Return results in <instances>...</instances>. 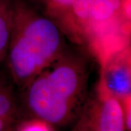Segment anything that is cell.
Here are the masks:
<instances>
[{
    "mask_svg": "<svg viewBox=\"0 0 131 131\" xmlns=\"http://www.w3.org/2000/svg\"><path fill=\"white\" fill-rule=\"evenodd\" d=\"M89 71L84 57L66 50L24 89L29 111L48 125L66 124L83 102Z\"/></svg>",
    "mask_w": 131,
    "mask_h": 131,
    "instance_id": "1",
    "label": "cell"
},
{
    "mask_svg": "<svg viewBox=\"0 0 131 131\" xmlns=\"http://www.w3.org/2000/svg\"><path fill=\"white\" fill-rule=\"evenodd\" d=\"M66 50L63 31L50 18L13 13L6 60L8 76L24 90Z\"/></svg>",
    "mask_w": 131,
    "mask_h": 131,
    "instance_id": "2",
    "label": "cell"
},
{
    "mask_svg": "<svg viewBox=\"0 0 131 131\" xmlns=\"http://www.w3.org/2000/svg\"><path fill=\"white\" fill-rule=\"evenodd\" d=\"M130 18L122 0H74L67 34L84 43L101 64L130 45Z\"/></svg>",
    "mask_w": 131,
    "mask_h": 131,
    "instance_id": "3",
    "label": "cell"
},
{
    "mask_svg": "<svg viewBox=\"0 0 131 131\" xmlns=\"http://www.w3.org/2000/svg\"><path fill=\"white\" fill-rule=\"evenodd\" d=\"M122 103L108 93L98 82L93 101L87 107L77 126L78 131H125Z\"/></svg>",
    "mask_w": 131,
    "mask_h": 131,
    "instance_id": "4",
    "label": "cell"
},
{
    "mask_svg": "<svg viewBox=\"0 0 131 131\" xmlns=\"http://www.w3.org/2000/svg\"><path fill=\"white\" fill-rule=\"evenodd\" d=\"M130 46L114 52L100 65L99 83L121 103L131 98Z\"/></svg>",
    "mask_w": 131,
    "mask_h": 131,
    "instance_id": "5",
    "label": "cell"
},
{
    "mask_svg": "<svg viewBox=\"0 0 131 131\" xmlns=\"http://www.w3.org/2000/svg\"><path fill=\"white\" fill-rule=\"evenodd\" d=\"M14 87L9 77L0 74V131H8L17 115Z\"/></svg>",
    "mask_w": 131,
    "mask_h": 131,
    "instance_id": "6",
    "label": "cell"
},
{
    "mask_svg": "<svg viewBox=\"0 0 131 131\" xmlns=\"http://www.w3.org/2000/svg\"><path fill=\"white\" fill-rule=\"evenodd\" d=\"M13 13L0 3V64L5 60L9 45Z\"/></svg>",
    "mask_w": 131,
    "mask_h": 131,
    "instance_id": "7",
    "label": "cell"
},
{
    "mask_svg": "<svg viewBox=\"0 0 131 131\" xmlns=\"http://www.w3.org/2000/svg\"><path fill=\"white\" fill-rule=\"evenodd\" d=\"M20 131H50V130L48 124L37 119L24 125Z\"/></svg>",
    "mask_w": 131,
    "mask_h": 131,
    "instance_id": "8",
    "label": "cell"
},
{
    "mask_svg": "<svg viewBox=\"0 0 131 131\" xmlns=\"http://www.w3.org/2000/svg\"><path fill=\"white\" fill-rule=\"evenodd\" d=\"M54 7L61 10H70L74 0H50ZM70 17V14H69Z\"/></svg>",
    "mask_w": 131,
    "mask_h": 131,
    "instance_id": "9",
    "label": "cell"
}]
</instances>
